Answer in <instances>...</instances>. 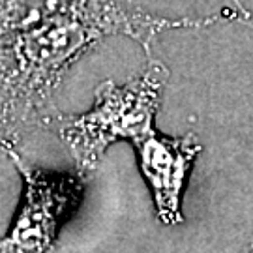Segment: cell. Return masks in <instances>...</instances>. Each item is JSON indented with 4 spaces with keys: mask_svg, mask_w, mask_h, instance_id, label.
<instances>
[{
    "mask_svg": "<svg viewBox=\"0 0 253 253\" xmlns=\"http://www.w3.org/2000/svg\"><path fill=\"white\" fill-rule=\"evenodd\" d=\"M141 169L150 184L158 216L165 225L182 219L180 195L186 176L201 146L195 137H160L156 131L137 145Z\"/></svg>",
    "mask_w": 253,
    "mask_h": 253,
    "instance_id": "277c9868",
    "label": "cell"
},
{
    "mask_svg": "<svg viewBox=\"0 0 253 253\" xmlns=\"http://www.w3.org/2000/svg\"><path fill=\"white\" fill-rule=\"evenodd\" d=\"M219 19H165L127 11L115 0H81L40 27L0 40V150L13 148L27 129L56 117L53 94L64 73L103 38L124 34L150 51L163 30L207 27Z\"/></svg>",
    "mask_w": 253,
    "mask_h": 253,
    "instance_id": "6da1fadb",
    "label": "cell"
},
{
    "mask_svg": "<svg viewBox=\"0 0 253 253\" xmlns=\"http://www.w3.org/2000/svg\"><path fill=\"white\" fill-rule=\"evenodd\" d=\"M165 79L167 68L158 60H150L145 72L126 84L111 81L100 84L96 103L88 113L64 118L60 135L81 171L96 167L115 141L127 139L139 145L152 135L154 115Z\"/></svg>",
    "mask_w": 253,
    "mask_h": 253,
    "instance_id": "7a4b0ae2",
    "label": "cell"
},
{
    "mask_svg": "<svg viewBox=\"0 0 253 253\" xmlns=\"http://www.w3.org/2000/svg\"><path fill=\"white\" fill-rule=\"evenodd\" d=\"M81 0H0V40L43 25Z\"/></svg>",
    "mask_w": 253,
    "mask_h": 253,
    "instance_id": "5b68a950",
    "label": "cell"
},
{
    "mask_svg": "<svg viewBox=\"0 0 253 253\" xmlns=\"http://www.w3.org/2000/svg\"><path fill=\"white\" fill-rule=\"evenodd\" d=\"M23 176L21 210L9 235L0 240V253H47L62 223L83 199V176L58 174L30 167L13 148L6 150Z\"/></svg>",
    "mask_w": 253,
    "mask_h": 253,
    "instance_id": "3957f363",
    "label": "cell"
}]
</instances>
